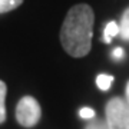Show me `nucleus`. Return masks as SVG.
Returning <instances> with one entry per match:
<instances>
[{
	"label": "nucleus",
	"instance_id": "obj_1",
	"mask_svg": "<svg viewBox=\"0 0 129 129\" xmlns=\"http://www.w3.org/2000/svg\"><path fill=\"white\" fill-rule=\"evenodd\" d=\"M95 14L90 6L76 5L70 7L60 29V43L66 53L83 57L90 52Z\"/></svg>",
	"mask_w": 129,
	"mask_h": 129
},
{
	"label": "nucleus",
	"instance_id": "obj_2",
	"mask_svg": "<svg viewBox=\"0 0 129 129\" xmlns=\"http://www.w3.org/2000/svg\"><path fill=\"white\" fill-rule=\"evenodd\" d=\"M108 129H129V105L122 98H112L106 103Z\"/></svg>",
	"mask_w": 129,
	"mask_h": 129
},
{
	"label": "nucleus",
	"instance_id": "obj_3",
	"mask_svg": "<svg viewBox=\"0 0 129 129\" xmlns=\"http://www.w3.org/2000/svg\"><path fill=\"white\" fill-rule=\"evenodd\" d=\"M42 109L32 96H23L16 106V119L24 128H33L40 120Z\"/></svg>",
	"mask_w": 129,
	"mask_h": 129
},
{
	"label": "nucleus",
	"instance_id": "obj_4",
	"mask_svg": "<svg viewBox=\"0 0 129 129\" xmlns=\"http://www.w3.org/2000/svg\"><path fill=\"white\" fill-rule=\"evenodd\" d=\"M6 93H7V86L3 80H0V123L6 120Z\"/></svg>",
	"mask_w": 129,
	"mask_h": 129
},
{
	"label": "nucleus",
	"instance_id": "obj_5",
	"mask_svg": "<svg viewBox=\"0 0 129 129\" xmlns=\"http://www.w3.org/2000/svg\"><path fill=\"white\" fill-rule=\"evenodd\" d=\"M119 35V26L116 22H109L106 24L105 27V32H103V42L105 43H111L112 42V37Z\"/></svg>",
	"mask_w": 129,
	"mask_h": 129
},
{
	"label": "nucleus",
	"instance_id": "obj_6",
	"mask_svg": "<svg viewBox=\"0 0 129 129\" xmlns=\"http://www.w3.org/2000/svg\"><path fill=\"white\" fill-rule=\"evenodd\" d=\"M119 33H120V37H122L123 40H129V7L125 10L123 14H122Z\"/></svg>",
	"mask_w": 129,
	"mask_h": 129
},
{
	"label": "nucleus",
	"instance_id": "obj_7",
	"mask_svg": "<svg viewBox=\"0 0 129 129\" xmlns=\"http://www.w3.org/2000/svg\"><path fill=\"white\" fill-rule=\"evenodd\" d=\"M22 3L23 0H0V14L17 9Z\"/></svg>",
	"mask_w": 129,
	"mask_h": 129
},
{
	"label": "nucleus",
	"instance_id": "obj_8",
	"mask_svg": "<svg viewBox=\"0 0 129 129\" xmlns=\"http://www.w3.org/2000/svg\"><path fill=\"white\" fill-rule=\"evenodd\" d=\"M112 82H113V76H111V75H99L96 78V85L102 90H108L111 88Z\"/></svg>",
	"mask_w": 129,
	"mask_h": 129
},
{
	"label": "nucleus",
	"instance_id": "obj_9",
	"mask_svg": "<svg viewBox=\"0 0 129 129\" xmlns=\"http://www.w3.org/2000/svg\"><path fill=\"white\" fill-rule=\"evenodd\" d=\"M85 129H108V125L102 119H93L85 126Z\"/></svg>",
	"mask_w": 129,
	"mask_h": 129
},
{
	"label": "nucleus",
	"instance_id": "obj_10",
	"mask_svg": "<svg viewBox=\"0 0 129 129\" xmlns=\"http://www.w3.org/2000/svg\"><path fill=\"white\" fill-rule=\"evenodd\" d=\"M79 115H80V118H83V119H93V118H95V111L90 109V108H82V109L79 111Z\"/></svg>",
	"mask_w": 129,
	"mask_h": 129
},
{
	"label": "nucleus",
	"instance_id": "obj_11",
	"mask_svg": "<svg viewBox=\"0 0 129 129\" xmlns=\"http://www.w3.org/2000/svg\"><path fill=\"white\" fill-rule=\"evenodd\" d=\"M112 57L115 60H120L123 57V49L122 47H116L115 50H113V53H112Z\"/></svg>",
	"mask_w": 129,
	"mask_h": 129
},
{
	"label": "nucleus",
	"instance_id": "obj_12",
	"mask_svg": "<svg viewBox=\"0 0 129 129\" xmlns=\"http://www.w3.org/2000/svg\"><path fill=\"white\" fill-rule=\"evenodd\" d=\"M125 96H126V99H125V101L128 102V105H129V80H128V83H126V89H125Z\"/></svg>",
	"mask_w": 129,
	"mask_h": 129
}]
</instances>
